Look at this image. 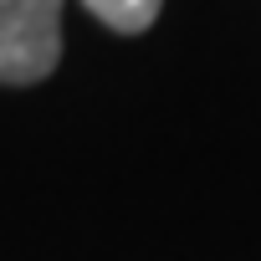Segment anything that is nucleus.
Instances as JSON below:
<instances>
[{"label": "nucleus", "instance_id": "nucleus-1", "mask_svg": "<svg viewBox=\"0 0 261 261\" xmlns=\"http://www.w3.org/2000/svg\"><path fill=\"white\" fill-rule=\"evenodd\" d=\"M62 62V0H0V82L31 87Z\"/></svg>", "mask_w": 261, "mask_h": 261}, {"label": "nucleus", "instance_id": "nucleus-2", "mask_svg": "<svg viewBox=\"0 0 261 261\" xmlns=\"http://www.w3.org/2000/svg\"><path fill=\"white\" fill-rule=\"evenodd\" d=\"M82 6H87L108 31L139 36V31H149V26L159 21V6H164V0H82Z\"/></svg>", "mask_w": 261, "mask_h": 261}]
</instances>
